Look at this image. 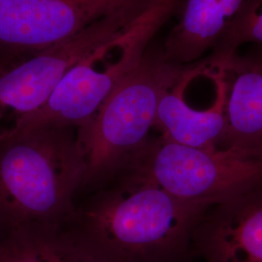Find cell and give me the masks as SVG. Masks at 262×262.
Segmentation results:
<instances>
[{
	"mask_svg": "<svg viewBox=\"0 0 262 262\" xmlns=\"http://www.w3.org/2000/svg\"><path fill=\"white\" fill-rule=\"evenodd\" d=\"M211 206L178 199L144 179L117 174L76 205L61 231L94 262H181Z\"/></svg>",
	"mask_w": 262,
	"mask_h": 262,
	"instance_id": "1",
	"label": "cell"
},
{
	"mask_svg": "<svg viewBox=\"0 0 262 262\" xmlns=\"http://www.w3.org/2000/svg\"><path fill=\"white\" fill-rule=\"evenodd\" d=\"M85 174L76 127H39L0 141V235L61 231Z\"/></svg>",
	"mask_w": 262,
	"mask_h": 262,
	"instance_id": "2",
	"label": "cell"
},
{
	"mask_svg": "<svg viewBox=\"0 0 262 262\" xmlns=\"http://www.w3.org/2000/svg\"><path fill=\"white\" fill-rule=\"evenodd\" d=\"M183 64L150 49L99 109L77 128L84 151V186L102 185L150 137L159 101Z\"/></svg>",
	"mask_w": 262,
	"mask_h": 262,
	"instance_id": "3",
	"label": "cell"
},
{
	"mask_svg": "<svg viewBox=\"0 0 262 262\" xmlns=\"http://www.w3.org/2000/svg\"><path fill=\"white\" fill-rule=\"evenodd\" d=\"M182 0H152L126 28L73 66L44 106L19 132L39 127H80L88 122L114 89L139 63L159 28Z\"/></svg>",
	"mask_w": 262,
	"mask_h": 262,
	"instance_id": "4",
	"label": "cell"
},
{
	"mask_svg": "<svg viewBox=\"0 0 262 262\" xmlns=\"http://www.w3.org/2000/svg\"><path fill=\"white\" fill-rule=\"evenodd\" d=\"M117 174L149 181L181 200L215 205L262 187V159L159 135L150 136L113 176Z\"/></svg>",
	"mask_w": 262,
	"mask_h": 262,
	"instance_id": "5",
	"label": "cell"
},
{
	"mask_svg": "<svg viewBox=\"0 0 262 262\" xmlns=\"http://www.w3.org/2000/svg\"><path fill=\"white\" fill-rule=\"evenodd\" d=\"M147 6L141 3L126 7L53 47L0 60V141L18 133L77 62L126 28Z\"/></svg>",
	"mask_w": 262,
	"mask_h": 262,
	"instance_id": "6",
	"label": "cell"
},
{
	"mask_svg": "<svg viewBox=\"0 0 262 262\" xmlns=\"http://www.w3.org/2000/svg\"><path fill=\"white\" fill-rule=\"evenodd\" d=\"M232 56L211 53L182 66L159 101L155 125L159 135L191 147H222L227 67Z\"/></svg>",
	"mask_w": 262,
	"mask_h": 262,
	"instance_id": "7",
	"label": "cell"
},
{
	"mask_svg": "<svg viewBox=\"0 0 262 262\" xmlns=\"http://www.w3.org/2000/svg\"><path fill=\"white\" fill-rule=\"evenodd\" d=\"M150 0H0V51L53 47L115 12Z\"/></svg>",
	"mask_w": 262,
	"mask_h": 262,
	"instance_id": "8",
	"label": "cell"
},
{
	"mask_svg": "<svg viewBox=\"0 0 262 262\" xmlns=\"http://www.w3.org/2000/svg\"><path fill=\"white\" fill-rule=\"evenodd\" d=\"M192 248L206 262H262V187L210 207Z\"/></svg>",
	"mask_w": 262,
	"mask_h": 262,
	"instance_id": "9",
	"label": "cell"
},
{
	"mask_svg": "<svg viewBox=\"0 0 262 262\" xmlns=\"http://www.w3.org/2000/svg\"><path fill=\"white\" fill-rule=\"evenodd\" d=\"M221 148L262 159V53L231 56Z\"/></svg>",
	"mask_w": 262,
	"mask_h": 262,
	"instance_id": "10",
	"label": "cell"
},
{
	"mask_svg": "<svg viewBox=\"0 0 262 262\" xmlns=\"http://www.w3.org/2000/svg\"><path fill=\"white\" fill-rule=\"evenodd\" d=\"M247 0H182L177 25L165 40L163 56L189 64L215 48Z\"/></svg>",
	"mask_w": 262,
	"mask_h": 262,
	"instance_id": "11",
	"label": "cell"
},
{
	"mask_svg": "<svg viewBox=\"0 0 262 262\" xmlns=\"http://www.w3.org/2000/svg\"><path fill=\"white\" fill-rule=\"evenodd\" d=\"M0 262H94L62 232L0 235Z\"/></svg>",
	"mask_w": 262,
	"mask_h": 262,
	"instance_id": "12",
	"label": "cell"
},
{
	"mask_svg": "<svg viewBox=\"0 0 262 262\" xmlns=\"http://www.w3.org/2000/svg\"><path fill=\"white\" fill-rule=\"evenodd\" d=\"M247 43L262 44V0H247L211 53L231 56Z\"/></svg>",
	"mask_w": 262,
	"mask_h": 262,
	"instance_id": "13",
	"label": "cell"
}]
</instances>
